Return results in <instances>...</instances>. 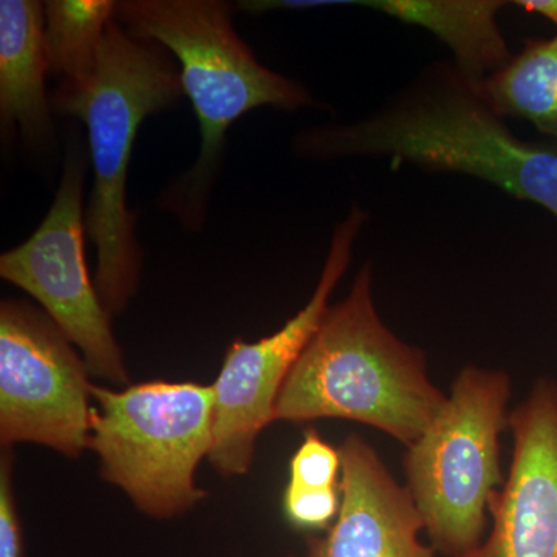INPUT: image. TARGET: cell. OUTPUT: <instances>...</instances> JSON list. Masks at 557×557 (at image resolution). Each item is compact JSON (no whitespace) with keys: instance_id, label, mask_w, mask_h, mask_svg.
Returning <instances> with one entry per match:
<instances>
[{"instance_id":"4fadbf2b","label":"cell","mask_w":557,"mask_h":557,"mask_svg":"<svg viewBox=\"0 0 557 557\" xmlns=\"http://www.w3.org/2000/svg\"><path fill=\"white\" fill-rule=\"evenodd\" d=\"M325 5H358L376 10L437 36L454 54V65L480 83L511 61L497 25L502 0H325Z\"/></svg>"},{"instance_id":"7c38bea8","label":"cell","mask_w":557,"mask_h":557,"mask_svg":"<svg viewBox=\"0 0 557 557\" xmlns=\"http://www.w3.org/2000/svg\"><path fill=\"white\" fill-rule=\"evenodd\" d=\"M50 72L46 47V13L36 0L0 2V123L3 134L42 148L53 134L46 90Z\"/></svg>"},{"instance_id":"5b68a950","label":"cell","mask_w":557,"mask_h":557,"mask_svg":"<svg viewBox=\"0 0 557 557\" xmlns=\"http://www.w3.org/2000/svg\"><path fill=\"white\" fill-rule=\"evenodd\" d=\"M89 448L106 482L119 486L150 518L170 519L196 507L200 461L214 442V387L148 381L113 391L91 384Z\"/></svg>"},{"instance_id":"e0dca14e","label":"cell","mask_w":557,"mask_h":557,"mask_svg":"<svg viewBox=\"0 0 557 557\" xmlns=\"http://www.w3.org/2000/svg\"><path fill=\"white\" fill-rule=\"evenodd\" d=\"M339 487L336 490H300L288 486L284 494V512L289 525L300 531L330 528L338 518Z\"/></svg>"},{"instance_id":"30bf717a","label":"cell","mask_w":557,"mask_h":557,"mask_svg":"<svg viewBox=\"0 0 557 557\" xmlns=\"http://www.w3.org/2000/svg\"><path fill=\"white\" fill-rule=\"evenodd\" d=\"M508 478L490 502V536L461 557H557V380L539 379L509 416Z\"/></svg>"},{"instance_id":"ffe728a7","label":"cell","mask_w":557,"mask_h":557,"mask_svg":"<svg viewBox=\"0 0 557 557\" xmlns=\"http://www.w3.org/2000/svg\"><path fill=\"white\" fill-rule=\"evenodd\" d=\"M288 557H298V556H288Z\"/></svg>"},{"instance_id":"d6986e66","label":"cell","mask_w":557,"mask_h":557,"mask_svg":"<svg viewBox=\"0 0 557 557\" xmlns=\"http://www.w3.org/2000/svg\"><path fill=\"white\" fill-rule=\"evenodd\" d=\"M515 5L530 13L541 14L557 27V0H518Z\"/></svg>"},{"instance_id":"8992f818","label":"cell","mask_w":557,"mask_h":557,"mask_svg":"<svg viewBox=\"0 0 557 557\" xmlns=\"http://www.w3.org/2000/svg\"><path fill=\"white\" fill-rule=\"evenodd\" d=\"M511 381L502 370L468 366L445 406L405 456L408 487L435 552L461 557L485 537L498 486L500 435L509 429Z\"/></svg>"},{"instance_id":"9a60e30c","label":"cell","mask_w":557,"mask_h":557,"mask_svg":"<svg viewBox=\"0 0 557 557\" xmlns=\"http://www.w3.org/2000/svg\"><path fill=\"white\" fill-rule=\"evenodd\" d=\"M112 0H49L46 47L51 75L61 76L54 95L76 94L89 86L98 67L102 40L115 20Z\"/></svg>"},{"instance_id":"ac0fdd59","label":"cell","mask_w":557,"mask_h":557,"mask_svg":"<svg viewBox=\"0 0 557 557\" xmlns=\"http://www.w3.org/2000/svg\"><path fill=\"white\" fill-rule=\"evenodd\" d=\"M13 457L3 453L0 461V557H25L20 512L11 480Z\"/></svg>"},{"instance_id":"277c9868","label":"cell","mask_w":557,"mask_h":557,"mask_svg":"<svg viewBox=\"0 0 557 557\" xmlns=\"http://www.w3.org/2000/svg\"><path fill=\"white\" fill-rule=\"evenodd\" d=\"M185 95L180 70L159 44L109 25L86 89L53 95L54 112L75 116L89 134L94 186L86 230L97 249L95 285L110 317L121 313L139 281L141 249L127 207V172L139 126Z\"/></svg>"},{"instance_id":"7a4b0ae2","label":"cell","mask_w":557,"mask_h":557,"mask_svg":"<svg viewBox=\"0 0 557 557\" xmlns=\"http://www.w3.org/2000/svg\"><path fill=\"white\" fill-rule=\"evenodd\" d=\"M115 21L131 35L170 50L180 64L183 91L200 124L196 163L161 196L185 228H201L218 178L230 127L259 108L293 110L313 104L310 91L256 60L220 0H123Z\"/></svg>"},{"instance_id":"52a82bcc","label":"cell","mask_w":557,"mask_h":557,"mask_svg":"<svg viewBox=\"0 0 557 557\" xmlns=\"http://www.w3.org/2000/svg\"><path fill=\"white\" fill-rule=\"evenodd\" d=\"M87 156L72 145L57 197L38 230L0 256V276L38 300L47 317L81 351L90 375L127 387L129 375L110 314L91 282L84 251Z\"/></svg>"},{"instance_id":"6da1fadb","label":"cell","mask_w":557,"mask_h":557,"mask_svg":"<svg viewBox=\"0 0 557 557\" xmlns=\"http://www.w3.org/2000/svg\"><path fill=\"white\" fill-rule=\"evenodd\" d=\"M311 160L369 157L483 180L557 219V143L519 138L454 64L437 62L368 119L321 126L293 139Z\"/></svg>"},{"instance_id":"9c48e42d","label":"cell","mask_w":557,"mask_h":557,"mask_svg":"<svg viewBox=\"0 0 557 557\" xmlns=\"http://www.w3.org/2000/svg\"><path fill=\"white\" fill-rule=\"evenodd\" d=\"M89 370L47 314L0 306V442L38 443L76 458L89 448Z\"/></svg>"},{"instance_id":"2e32d148","label":"cell","mask_w":557,"mask_h":557,"mask_svg":"<svg viewBox=\"0 0 557 557\" xmlns=\"http://www.w3.org/2000/svg\"><path fill=\"white\" fill-rule=\"evenodd\" d=\"M339 450L330 446L314 429H310L289 461L288 486L300 490H336L339 487Z\"/></svg>"},{"instance_id":"5bb4252c","label":"cell","mask_w":557,"mask_h":557,"mask_svg":"<svg viewBox=\"0 0 557 557\" xmlns=\"http://www.w3.org/2000/svg\"><path fill=\"white\" fill-rule=\"evenodd\" d=\"M478 87L498 115L525 120L557 143V35L527 40L525 49Z\"/></svg>"},{"instance_id":"3957f363","label":"cell","mask_w":557,"mask_h":557,"mask_svg":"<svg viewBox=\"0 0 557 557\" xmlns=\"http://www.w3.org/2000/svg\"><path fill=\"white\" fill-rule=\"evenodd\" d=\"M420 348L398 339L373 306L372 269L362 267L343 302L330 307L274 406V421H358L409 448L445 406Z\"/></svg>"},{"instance_id":"8fae6325","label":"cell","mask_w":557,"mask_h":557,"mask_svg":"<svg viewBox=\"0 0 557 557\" xmlns=\"http://www.w3.org/2000/svg\"><path fill=\"white\" fill-rule=\"evenodd\" d=\"M338 518L322 537H310L300 557H435L421 542L424 520L408 486L388 472L361 435L341 445Z\"/></svg>"},{"instance_id":"ba28073f","label":"cell","mask_w":557,"mask_h":557,"mask_svg":"<svg viewBox=\"0 0 557 557\" xmlns=\"http://www.w3.org/2000/svg\"><path fill=\"white\" fill-rule=\"evenodd\" d=\"M369 215L355 205L333 233L324 270L307 306L273 335L228 347L215 383L214 442L209 461L223 478L247 474L260 432L274 421L278 394L300 354L321 327L333 289L346 274Z\"/></svg>"}]
</instances>
